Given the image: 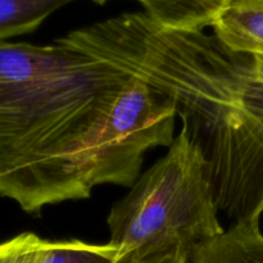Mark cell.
<instances>
[{"mask_svg": "<svg viewBox=\"0 0 263 263\" xmlns=\"http://www.w3.org/2000/svg\"><path fill=\"white\" fill-rule=\"evenodd\" d=\"M120 254V251L110 243L41 239L33 263H116Z\"/></svg>", "mask_w": 263, "mask_h": 263, "instance_id": "ba28073f", "label": "cell"}, {"mask_svg": "<svg viewBox=\"0 0 263 263\" xmlns=\"http://www.w3.org/2000/svg\"><path fill=\"white\" fill-rule=\"evenodd\" d=\"M41 238L22 233L0 243V263H33Z\"/></svg>", "mask_w": 263, "mask_h": 263, "instance_id": "30bf717a", "label": "cell"}, {"mask_svg": "<svg viewBox=\"0 0 263 263\" xmlns=\"http://www.w3.org/2000/svg\"><path fill=\"white\" fill-rule=\"evenodd\" d=\"M176 118L170 98L131 76L74 162L85 199L100 185L133 186L146 152L172 144Z\"/></svg>", "mask_w": 263, "mask_h": 263, "instance_id": "3957f363", "label": "cell"}, {"mask_svg": "<svg viewBox=\"0 0 263 263\" xmlns=\"http://www.w3.org/2000/svg\"><path fill=\"white\" fill-rule=\"evenodd\" d=\"M208 164L181 126L168 151L140 174L107 217L109 241L121 254L179 243L190 252L223 234Z\"/></svg>", "mask_w": 263, "mask_h": 263, "instance_id": "7a4b0ae2", "label": "cell"}, {"mask_svg": "<svg viewBox=\"0 0 263 263\" xmlns=\"http://www.w3.org/2000/svg\"><path fill=\"white\" fill-rule=\"evenodd\" d=\"M190 263H263V233L259 221L231 222L223 234L197 244Z\"/></svg>", "mask_w": 263, "mask_h": 263, "instance_id": "5b68a950", "label": "cell"}, {"mask_svg": "<svg viewBox=\"0 0 263 263\" xmlns=\"http://www.w3.org/2000/svg\"><path fill=\"white\" fill-rule=\"evenodd\" d=\"M211 28L231 50L263 55V0H228Z\"/></svg>", "mask_w": 263, "mask_h": 263, "instance_id": "277c9868", "label": "cell"}, {"mask_svg": "<svg viewBox=\"0 0 263 263\" xmlns=\"http://www.w3.org/2000/svg\"><path fill=\"white\" fill-rule=\"evenodd\" d=\"M116 263H190V251L179 243L158 244L120 254Z\"/></svg>", "mask_w": 263, "mask_h": 263, "instance_id": "9c48e42d", "label": "cell"}, {"mask_svg": "<svg viewBox=\"0 0 263 263\" xmlns=\"http://www.w3.org/2000/svg\"><path fill=\"white\" fill-rule=\"evenodd\" d=\"M74 0H0V43L35 31L51 13Z\"/></svg>", "mask_w": 263, "mask_h": 263, "instance_id": "52a82bcc", "label": "cell"}, {"mask_svg": "<svg viewBox=\"0 0 263 263\" xmlns=\"http://www.w3.org/2000/svg\"><path fill=\"white\" fill-rule=\"evenodd\" d=\"M131 74L57 43H0V195L33 215L84 199L74 162Z\"/></svg>", "mask_w": 263, "mask_h": 263, "instance_id": "6da1fadb", "label": "cell"}, {"mask_svg": "<svg viewBox=\"0 0 263 263\" xmlns=\"http://www.w3.org/2000/svg\"><path fill=\"white\" fill-rule=\"evenodd\" d=\"M104 4L108 0H91ZM159 25L175 30L204 31L228 0H136Z\"/></svg>", "mask_w": 263, "mask_h": 263, "instance_id": "8992f818", "label": "cell"}]
</instances>
